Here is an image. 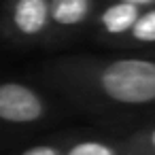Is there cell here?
<instances>
[{
    "label": "cell",
    "mask_w": 155,
    "mask_h": 155,
    "mask_svg": "<svg viewBox=\"0 0 155 155\" xmlns=\"http://www.w3.org/2000/svg\"><path fill=\"white\" fill-rule=\"evenodd\" d=\"M64 155H127L123 136L77 130L66 134Z\"/></svg>",
    "instance_id": "cell-6"
},
{
    "label": "cell",
    "mask_w": 155,
    "mask_h": 155,
    "mask_svg": "<svg viewBox=\"0 0 155 155\" xmlns=\"http://www.w3.org/2000/svg\"><path fill=\"white\" fill-rule=\"evenodd\" d=\"M100 2L102 0H49L51 45L89 30Z\"/></svg>",
    "instance_id": "cell-5"
},
{
    "label": "cell",
    "mask_w": 155,
    "mask_h": 155,
    "mask_svg": "<svg viewBox=\"0 0 155 155\" xmlns=\"http://www.w3.org/2000/svg\"><path fill=\"white\" fill-rule=\"evenodd\" d=\"M0 38L13 47H49V0H2Z\"/></svg>",
    "instance_id": "cell-3"
},
{
    "label": "cell",
    "mask_w": 155,
    "mask_h": 155,
    "mask_svg": "<svg viewBox=\"0 0 155 155\" xmlns=\"http://www.w3.org/2000/svg\"><path fill=\"white\" fill-rule=\"evenodd\" d=\"M74 108L91 115H136L155 108V55H60L32 74Z\"/></svg>",
    "instance_id": "cell-1"
},
{
    "label": "cell",
    "mask_w": 155,
    "mask_h": 155,
    "mask_svg": "<svg viewBox=\"0 0 155 155\" xmlns=\"http://www.w3.org/2000/svg\"><path fill=\"white\" fill-rule=\"evenodd\" d=\"M53 98L38 85L17 79L0 81V132H26L53 121Z\"/></svg>",
    "instance_id": "cell-2"
},
{
    "label": "cell",
    "mask_w": 155,
    "mask_h": 155,
    "mask_svg": "<svg viewBox=\"0 0 155 155\" xmlns=\"http://www.w3.org/2000/svg\"><path fill=\"white\" fill-rule=\"evenodd\" d=\"M64 149H66V134H60V136H53L41 142L21 147L9 155H64Z\"/></svg>",
    "instance_id": "cell-9"
},
{
    "label": "cell",
    "mask_w": 155,
    "mask_h": 155,
    "mask_svg": "<svg viewBox=\"0 0 155 155\" xmlns=\"http://www.w3.org/2000/svg\"><path fill=\"white\" fill-rule=\"evenodd\" d=\"M119 47L140 53L155 49V5L142 9V13L138 15V19L134 21L132 30L127 32V36L121 41Z\"/></svg>",
    "instance_id": "cell-7"
},
{
    "label": "cell",
    "mask_w": 155,
    "mask_h": 155,
    "mask_svg": "<svg viewBox=\"0 0 155 155\" xmlns=\"http://www.w3.org/2000/svg\"><path fill=\"white\" fill-rule=\"evenodd\" d=\"M117 2H130V5H136V7H153L155 0H117Z\"/></svg>",
    "instance_id": "cell-10"
},
{
    "label": "cell",
    "mask_w": 155,
    "mask_h": 155,
    "mask_svg": "<svg viewBox=\"0 0 155 155\" xmlns=\"http://www.w3.org/2000/svg\"><path fill=\"white\" fill-rule=\"evenodd\" d=\"M123 142L127 155H155V117L123 134Z\"/></svg>",
    "instance_id": "cell-8"
},
{
    "label": "cell",
    "mask_w": 155,
    "mask_h": 155,
    "mask_svg": "<svg viewBox=\"0 0 155 155\" xmlns=\"http://www.w3.org/2000/svg\"><path fill=\"white\" fill-rule=\"evenodd\" d=\"M140 13H142V7H136L130 2H117V0H102L91 19L89 30L96 41L119 47Z\"/></svg>",
    "instance_id": "cell-4"
}]
</instances>
